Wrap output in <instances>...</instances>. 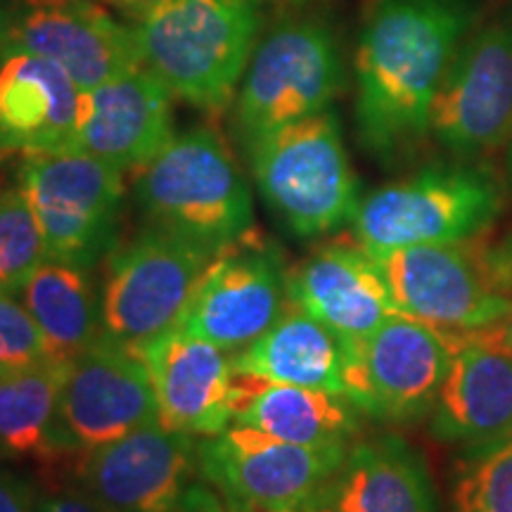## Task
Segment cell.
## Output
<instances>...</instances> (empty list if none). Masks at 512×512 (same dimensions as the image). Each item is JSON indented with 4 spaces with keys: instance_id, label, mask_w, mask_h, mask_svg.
I'll list each match as a JSON object with an SVG mask.
<instances>
[{
    "instance_id": "obj_1",
    "label": "cell",
    "mask_w": 512,
    "mask_h": 512,
    "mask_svg": "<svg viewBox=\"0 0 512 512\" xmlns=\"http://www.w3.org/2000/svg\"><path fill=\"white\" fill-rule=\"evenodd\" d=\"M475 17L472 0H368L356 46V126L370 155L394 159L430 133L434 98Z\"/></svg>"
},
{
    "instance_id": "obj_2",
    "label": "cell",
    "mask_w": 512,
    "mask_h": 512,
    "mask_svg": "<svg viewBox=\"0 0 512 512\" xmlns=\"http://www.w3.org/2000/svg\"><path fill=\"white\" fill-rule=\"evenodd\" d=\"M140 64L200 110H223L238 95L261 29L249 0H164L131 24Z\"/></svg>"
},
{
    "instance_id": "obj_3",
    "label": "cell",
    "mask_w": 512,
    "mask_h": 512,
    "mask_svg": "<svg viewBox=\"0 0 512 512\" xmlns=\"http://www.w3.org/2000/svg\"><path fill=\"white\" fill-rule=\"evenodd\" d=\"M136 200L150 226L226 249L252 233L254 202L226 140L207 126L176 133L138 169Z\"/></svg>"
},
{
    "instance_id": "obj_4",
    "label": "cell",
    "mask_w": 512,
    "mask_h": 512,
    "mask_svg": "<svg viewBox=\"0 0 512 512\" xmlns=\"http://www.w3.org/2000/svg\"><path fill=\"white\" fill-rule=\"evenodd\" d=\"M482 235V233H479ZM373 254L401 316L441 335L496 323L512 290V233Z\"/></svg>"
},
{
    "instance_id": "obj_5",
    "label": "cell",
    "mask_w": 512,
    "mask_h": 512,
    "mask_svg": "<svg viewBox=\"0 0 512 512\" xmlns=\"http://www.w3.org/2000/svg\"><path fill=\"white\" fill-rule=\"evenodd\" d=\"M247 155L261 200L297 238H316L354 219L358 183L332 110L275 128Z\"/></svg>"
},
{
    "instance_id": "obj_6",
    "label": "cell",
    "mask_w": 512,
    "mask_h": 512,
    "mask_svg": "<svg viewBox=\"0 0 512 512\" xmlns=\"http://www.w3.org/2000/svg\"><path fill=\"white\" fill-rule=\"evenodd\" d=\"M501 204V188L484 169L437 164L363 197L351 226L370 254H387L475 238L496 219Z\"/></svg>"
},
{
    "instance_id": "obj_7",
    "label": "cell",
    "mask_w": 512,
    "mask_h": 512,
    "mask_svg": "<svg viewBox=\"0 0 512 512\" xmlns=\"http://www.w3.org/2000/svg\"><path fill=\"white\" fill-rule=\"evenodd\" d=\"M221 252L155 226L114 249L100 287L102 335L140 351L178 328L204 273Z\"/></svg>"
},
{
    "instance_id": "obj_8",
    "label": "cell",
    "mask_w": 512,
    "mask_h": 512,
    "mask_svg": "<svg viewBox=\"0 0 512 512\" xmlns=\"http://www.w3.org/2000/svg\"><path fill=\"white\" fill-rule=\"evenodd\" d=\"M342 86V55L325 24L313 19L278 24L249 57L235 95V136L249 147L275 128L330 110Z\"/></svg>"
},
{
    "instance_id": "obj_9",
    "label": "cell",
    "mask_w": 512,
    "mask_h": 512,
    "mask_svg": "<svg viewBox=\"0 0 512 512\" xmlns=\"http://www.w3.org/2000/svg\"><path fill=\"white\" fill-rule=\"evenodd\" d=\"M19 188L34 209L48 259L91 268L117 240L124 171L105 159L64 147L27 155Z\"/></svg>"
},
{
    "instance_id": "obj_10",
    "label": "cell",
    "mask_w": 512,
    "mask_h": 512,
    "mask_svg": "<svg viewBox=\"0 0 512 512\" xmlns=\"http://www.w3.org/2000/svg\"><path fill=\"white\" fill-rule=\"evenodd\" d=\"M349 446H304L230 425L197 446V472L233 512H280L330 489Z\"/></svg>"
},
{
    "instance_id": "obj_11",
    "label": "cell",
    "mask_w": 512,
    "mask_h": 512,
    "mask_svg": "<svg viewBox=\"0 0 512 512\" xmlns=\"http://www.w3.org/2000/svg\"><path fill=\"white\" fill-rule=\"evenodd\" d=\"M344 349V396L358 411L389 422L432 411L451 358L441 332L399 313Z\"/></svg>"
},
{
    "instance_id": "obj_12",
    "label": "cell",
    "mask_w": 512,
    "mask_h": 512,
    "mask_svg": "<svg viewBox=\"0 0 512 512\" xmlns=\"http://www.w3.org/2000/svg\"><path fill=\"white\" fill-rule=\"evenodd\" d=\"M157 422V399L143 356L100 335L69 361L64 375L53 451L86 453Z\"/></svg>"
},
{
    "instance_id": "obj_13",
    "label": "cell",
    "mask_w": 512,
    "mask_h": 512,
    "mask_svg": "<svg viewBox=\"0 0 512 512\" xmlns=\"http://www.w3.org/2000/svg\"><path fill=\"white\" fill-rule=\"evenodd\" d=\"M290 306L280 249L247 233L216 256L178 330L238 354L278 323Z\"/></svg>"
},
{
    "instance_id": "obj_14",
    "label": "cell",
    "mask_w": 512,
    "mask_h": 512,
    "mask_svg": "<svg viewBox=\"0 0 512 512\" xmlns=\"http://www.w3.org/2000/svg\"><path fill=\"white\" fill-rule=\"evenodd\" d=\"M0 46L60 64L86 93L140 67L133 27L100 0H15L0 10Z\"/></svg>"
},
{
    "instance_id": "obj_15",
    "label": "cell",
    "mask_w": 512,
    "mask_h": 512,
    "mask_svg": "<svg viewBox=\"0 0 512 512\" xmlns=\"http://www.w3.org/2000/svg\"><path fill=\"white\" fill-rule=\"evenodd\" d=\"M512 131V12L472 29L432 105L430 133L446 150L477 157Z\"/></svg>"
},
{
    "instance_id": "obj_16",
    "label": "cell",
    "mask_w": 512,
    "mask_h": 512,
    "mask_svg": "<svg viewBox=\"0 0 512 512\" xmlns=\"http://www.w3.org/2000/svg\"><path fill=\"white\" fill-rule=\"evenodd\" d=\"M197 446L150 422L83 453L79 491L102 512H174L197 472Z\"/></svg>"
},
{
    "instance_id": "obj_17",
    "label": "cell",
    "mask_w": 512,
    "mask_h": 512,
    "mask_svg": "<svg viewBox=\"0 0 512 512\" xmlns=\"http://www.w3.org/2000/svg\"><path fill=\"white\" fill-rule=\"evenodd\" d=\"M138 354L155 389L159 425L192 437H216L233 425V356L228 351L174 328Z\"/></svg>"
},
{
    "instance_id": "obj_18",
    "label": "cell",
    "mask_w": 512,
    "mask_h": 512,
    "mask_svg": "<svg viewBox=\"0 0 512 512\" xmlns=\"http://www.w3.org/2000/svg\"><path fill=\"white\" fill-rule=\"evenodd\" d=\"M86 91L60 64L0 46V155L74 147Z\"/></svg>"
},
{
    "instance_id": "obj_19",
    "label": "cell",
    "mask_w": 512,
    "mask_h": 512,
    "mask_svg": "<svg viewBox=\"0 0 512 512\" xmlns=\"http://www.w3.org/2000/svg\"><path fill=\"white\" fill-rule=\"evenodd\" d=\"M174 136V93L140 64L86 93L74 147L138 171Z\"/></svg>"
},
{
    "instance_id": "obj_20",
    "label": "cell",
    "mask_w": 512,
    "mask_h": 512,
    "mask_svg": "<svg viewBox=\"0 0 512 512\" xmlns=\"http://www.w3.org/2000/svg\"><path fill=\"white\" fill-rule=\"evenodd\" d=\"M287 294L344 342L366 337L399 316L375 256L358 240L328 242L306 256L287 273Z\"/></svg>"
},
{
    "instance_id": "obj_21",
    "label": "cell",
    "mask_w": 512,
    "mask_h": 512,
    "mask_svg": "<svg viewBox=\"0 0 512 512\" xmlns=\"http://www.w3.org/2000/svg\"><path fill=\"white\" fill-rule=\"evenodd\" d=\"M451 349L434 401L432 432L475 448L512 437V356L465 335H444Z\"/></svg>"
},
{
    "instance_id": "obj_22",
    "label": "cell",
    "mask_w": 512,
    "mask_h": 512,
    "mask_svg": "<svg viewBox=\"0 0 512 512\" xmlns=\"http://www.w3.org/2000/svg\"><path fill=\"white\" fill-rule=\"evenodd\" d=\"M230 406L233 425L304 446H347L358 427V408L347 396L271 382L242 370H233Z\"/></svg>"
},
{
    "instance_id": "obj_23",
    "label": "cell",
    "mask_w": 512,
    "mask_h": 512,
    "mask_svg": "<svg viewBox=\"0 0 512 512\" xmlns=\"http://www.w3.org/2000/svg\"><path fill=\"white\" fill-rule=\"evenodd\" d=\"M328 496L339 512H439L425 460L394 434L351 446Z\"/></svg>"
},
{
    "instance_id": "obj_24",
    "label": "cell",
    "mask_w": 512,
    "mask_h": 512,
    "mask_svg": "<svg viewBox=\"0 0 512 512\" xmlns=\"http://www.w3.org/2000/svg\"><path fill=\"white\" fill-rule=\"evenodd\" d=\"M344 339L290 302L266 335L233 354V370L344 396Z\"/></svg>"
},
{
    "instance_id": "obj_25",
    "label": "cell",
    "mask_w": 512,
    "mask_h": 512,
    "mask_svg": "<svg viewBox=\"0 0 512 512\" xmlns=\"http://www.w3.org/2000/svg\"><path fill=\"white\" fill-rule=\"evenodd\" d=\"M17 294L46 339L50 358L72 361L102 335L100 292L88 268L48 259Z\"/></svg>"
},
{
    "instance_id": "obj_26",
    "label": "cell",
    "mask_w": 512,
    "mask_h": 512,
    "mask_svg": "<svg viewBox=\"0 0 512 512\" xmlns=\"http://www.w3.org/2000/svg\"><path fill=\"white\" fill-rule=\"evenodd\" d=\"M69 361L43 358L0 368V458H50L57 403Z\"/></svg>"
},
{
    "instance_id": "obj_27",
    "label": "cell",
    "mask_w": 512,
    "mask_h": 512,
    "mask_svg": "<svg viewBox=\"0 0 512 512\" xmlns=\"http://www.w3.org/2000/svg\"><path fill=\"white\" fill-rule=\"evenodd\" d=\"M48 261L46 242L22 188L0 192V290L17 292Z\"/></svg>"
},
{
    "instance_id": "obj_28",
    "label": "cell",
    "mask_w": 512,
    "mask_h": 512,
    "mask_svg": "<svg viewBox=\"0 0 512 512\" xmlns=\"http://www.w3.org/2000/svg\"><path fill=\"white\" fill-rule=\"evenodd\" d=\"M453 512H512V437L477 448L453 489Z\"/></svg>"
},
{
    "instance_id": "obj_29",
    "label": "cell",
    "mask_w": 512,
    "mask_h": 512,
    "mask_svg": "<svg viewBox=\"0 0 512 512\" xmlns=\"http://www.w3.org/2000/svg\"><path fill=\"white\" fill-rule=\"evenodd\" d=\"M48 356L46 339L17 292L0 290V368L27 366Z\"/></svg>"
},
{
    "instance_id": "obj_30",
    "label": "cell",
    "mask_w": 512,
    "mask_h": 512,
    "mask_svg": "<svg viewBox=\"0 0 512 512\" xmlns=\"http://www.w3.org/2000/svg\"><path fill=\"white\" fill-rule=\"evenodd\" d=\"M0 512H38L34 486L3 467H0Z\"/></svg>"
},
{
    "instance_id": "obj_31",
    "label": "cell",
    "mask_w": 512,
    "mask_h": 512,
    "mask_svg": "<svg viewBox=\"0 0 512 512\" xmlns=\"http://www.w3.org/2000/svg\"><path fill=\"white\" fill-rule=\"evenodd\" d=\"M463 335L470 339H477V342L486 344V347L501 349L508 356H512V290L508 297V309H505V313L496 320V323L486 325L482 330L463 332Z\"/></svg>"
},
{
    "instance_id": "obj_32",
    "label": "cell",
    "mask_w": 512,
    "mask_h": 512,
    "mask_svg": "<svg viewBox=\"0 0 512 512\" xmlns=\"http://www.w3.org/2000/svg\"><path fill=\"white\" fill-rule=\"evenodd\" d=\"M174 512H233L207 484H190Z\"/></svg>"
},
{
    "instance_id": "obj_33",
    "label": "cell",
    "mask_w": 512,
    "mask_h": 512,
    "mask_svg": "<svg viewBox=\"0 0 512 512\" xmlns=\"http://www.w3.org/2000/svg\"><path fill=\"white\" fill-rule=\"evenodd\" d=\"M38 512H102L91 498L81 491H60V494L38 496Z\"/></svg>"
},
{
    "instance_id": "obj_34",
    "label": "cell",
    "mask_w": 512,
    "mask_h": 512,
    "mask_svg": "<svg viewBox=\"0 0 512 512\" xmlns=\"http://www.w3.org/2000/svg\"><path fill=\"white\" fill-rule=\"evenodd\" d=\"M100 3L110 5L119 12V15H124L131 19V22H138L140 17H145L147 12L155 10L159 3H164V0H100Z\"/></svg>"
},
{
    "instance_id": "obj_35",
    "label": "cell",
    "mask_w": 512,
    "mask_h": 512,
    "mask_svg": "<svg viewBox=\"0 0 512 512\" xmlns=\"http://www.w3.org/2000/svg\"><path fill=\"white\" fill-rule=\"evenodd\" d=\"M280 512H339V510L335 508V503L330 501L328 491H325V494L311 498L309 503L297 505V508H290V510H280Z\"/></svg>"
},
{
    "instance_id": "obj_36",
    "label": "cell",
    "mask_w": 512,
    "mask_h": 512,
    "mask_svg": "<svg viewBox=\"0 0 512 512\" xmlns=\"http://www.w3.org/2000/svg\"><path fill=\"white\" fill-rule=\"evenodd\" d=\"M249 3H254L256 8H261V5H302L306 0H249Z\"/></svg>"
},
{
    "instance_id": "obj_37",
    "label": "cell",
    "mask_w": 512,
    "mask_h": 512,
    "mask_svg": "<svg viewBox=\"0 0 512 512\" xmlns=\"http://www.w3.org/2000/svg\"><path fill=\"white\" fill-rule=\"evenodd\" d=\"M508 181L512 190V131H510V147H508Z\"/></svg>"
}]
</instances>
